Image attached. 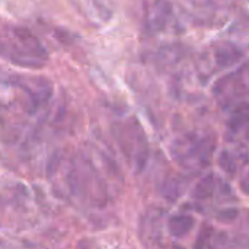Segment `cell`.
Returning a JSON list of instances; mask_svg holds the SVG:
<instances>
[{
	"label": "cell",
	"mask_w": 249,
	"mask_h": 249,
	"mask_svg": "<svg viewBox=\"0 0 249 249\" xmlns=\"http://www.w3.org/2000/svg\"><path fill=\"white\" fill-rule=\"evenodd\" d=\"M190 3H193V4H196V6H207V4H210L213 0H188Z\"/></svg>",
	"instance_id": "e0dca14e"
},
{
	"label": "cell",
	"mask_w": 249,
	"mask_h": 249,
	"mask_svg": "<svg viewBox=\"0 0 249 249\" xmlns=\"http://www.w3.org/2000/svg\"><path fill=\"white\" fill-rule=\"evenodd\" d=\"M0 57L23 69H42L48 61V53L41 39L28 28L0 26Z\"/></svg>",
	"instance_id": "7a4b0ae2"
},
{
	"label": "cell",
	"mask_w": 249,
	"mask_h": 249,
	"mask_svg": "<svg viewBox=\"0 0 249 249\" xmlns=\"http://www.w3.org/2000/svg\"><path fill=\"white\" fill-rule=\"evenodd\" d=\"M163 210L153 207L149 209L140 220V239L146 247L159 245L162 239V225H163Z\"/></svg>",
	"instance_id": "ba28073f"
},
{
	"label": "cell",
	"mask_w": 249,
	"mask_h": 249,
	"mask_svg": "<svg viewBox=\"0 0 249 249\" xmlns=\"http://www.w3.org/2000/svg\"><path fill=\"white\" fill-rule=\"evenodd\" d=\"M112 134L130 168L142 172L149 160V140L142 124L133 117L118 121L112 127Z\"/></svg>",
	"instance_id": "277c9868"
},
{
	"label": "cell",
	"mask_w": 249,
	"mask_h": 249,
	"mask_svg": "<svg viewBox=\"0 0 249 249\" xmlns=\"http://www.w3.org/2000/svg\"><path fill=\"white\" fill-rule=\"evenodd\" d=\"M249 160L248 150L244 146L223 149L219 156V166L229 177H235Z\"/></svg>",
	"instance_id": "8fae6325"
},
{
	"label": "cell",
	"mask_w": 249,
	"mask_h": 249,
	"mask_svg": "<svg viewBox=\"0 0 249 249\" xmlns=\"http://www.w3.org/2000/svg\"><path fill=\"white\" fill-rule=\"evenodd\" d=\"M226 127L232 137L249 140V102L241 101L233 105Z\"/></svg>",
	"instance_id": "9c48e42d"
},
{
	"label": "cell",
	"mask_w": 249,
	"mask_h": 249,
	"mask_svg": "<svg viewBox=\"0 0 249 249\" xmlns=\"http://www.w3.org/2000/svg\"><path fill=\"white\" fill-rule=\"evenodd\" d=\"M66 185L69 191L92 206H104L111 198V182L120 181L117 165L102 152H85L67 165Z\"/></svg>",
	"instance_id": "6da1fadb"
},
{
	"label": "cell",
	"mask_w": 249,
	"mask_h": 249,
	"mask_svg": "<svg viewBox=\"0 0 249 249\" xmlns=\"http://www.w3.org/2000/svg\"><path fill=\"white\" fill-rule=\"evenodd\" d=\"M185 187H187V178H182V177L172 178V179H169L165 184L163 196H165V198H168L171 201H175L178 197H181V194L185 190Z\"/></svg>",
	"instance_id": "5bb4252c"
},
{
	"label": "cell",
	"mask_w": 249,
	"mask_h": 249,
	"mask_svg": "<svg viewBox=\"0 0 249 249\" xmlns=\"http://www.w3.org/2000/svg\"><path fill=\"white\" fill-rule=\"evenodd\" d=\"M79 12L93 23H105L111 19L112 10L104 0H73Z\"/></svg>",
	"instance_id": "7c38bea8"
},
{
	"label": "cell",
	"mask_w": 249,
	"mask_h": 249,
	"mask_svg": "<svg viewBox=\"0 0 249 249\" xmlns=\"http://www.w3.org/2000/svg\"><path fill=\"white\" fill-rule=\"evenodd\" d=\"M172 16L171 0H146L144 4V26L152 35L166 29Z\"/></svg>",
	"instance_id": "52a82bcc"
},
{
	"label": "cell",
	"mask_w": 249,
	"mask_h": 249,
	"mask_svg": "<svg viewBox=\"0 0 249 249\" xmlns=\"http://www.w3.org/2000/svg\"><path fill=\"white\" fill-rule=\"evenodd\" d=\"M213 93L226 107L244 101L249 93V74L247 76L245 69H241L223 76L214 83Z\"/></svg>",
	"instance_id": "5b68a950"
},
{
	"label": "cell",
	"mask_w": 249,
	"mask_h": 249,
	"mask_svg": "<svg viewBox=\"0 0 249 249\" xmlns=\"http://www.w3.org/2000/svg\"><path fill=\"white\" fill-rule=\"evenodd\" d=\"M216 150V137L212 133L190 131L178 136L171 144V156L177 165L188 171L209 166Z\"/></svg>",
	"instance_id": "3957f363"
},
{
	"label": "cell",
	"mask_w": 249,
	"mask_h": 249,
	"mask_svg": "<svg viewBox=\"0 0 249 249\" xmlns=\"http://www.w3.org/2000/svg\"><path fill=\"white\" fill-rule=\"evenodd\" d=\"M236 216H238V210H235V209L223 210V212H220V213L217 214V220L226 223V222H232L233 219H236Z\"/></svg>",
	"instance_id": "2e32d148"
},
{
	"label": "cell",
	"mask_w": 249,
	"mask_h": 249,
	"mask_svg": "<svg viewBox=\"0 0 249 249\" xmlns=\"http://www.w3.org/2000/svg\"><path fill=\"white\" fill-rule=\"evenodd\" d=\"M168 232L175 239H184L194 228V219L188 214H174L168 219Z\"/></svg>",
	"instance_id": "4fadbf2b"
},
{
	"label": "cell",
	"mask_w": 249,
	"mask_h": 249,
	"mask_svg": "<svg viewBox=\"0 0 249 249\" xmlns=\"http://www.w3.org/2000/svg\"><path fill=\"white\" fill-rule=\"evenodd\" d=\"M191 197L196 201H207V200H212L213 197H220L222 200H226V201L229 198H232V200L235 198L229 184L223 182L214 174L204 175L193 188Z\"/></svg>",
	"instance_id": "8992f818"
},
{
	"label": "cell",
	"mask_w": 249,
	"mask_h": 249,
	"mask_svg": "<svg viewBox=\"0 0 249 249\" xmlns=\"http://www.w3.org/2000/svg\"><path fill=\"white\" fill-rule=\"evenodd\" d=\"M242 58H244L242 48L233 42H229V41H223V42L216 44L213 47V51H212L213 64L219 70L229 69V67L238 64Z\"/></svg>",
	"instance_id": "30bf717a"
},
{
	"label": "cell",
	"mask_w": 249,
	"mask_h": 249,
	"mask_svg": "<svg viewBox=\"0 0 249 249\" xmlns=\"http://www.w3.org/2000/svg\"><path fill=\"white\" fill-rule=\"evenodd\" d=\"M239 188L241 191L249 196V160L245 163V166L241 169V175H239Z\"/></svg>",
	"instance_id": "9a60e30c"
}]
</instances>
